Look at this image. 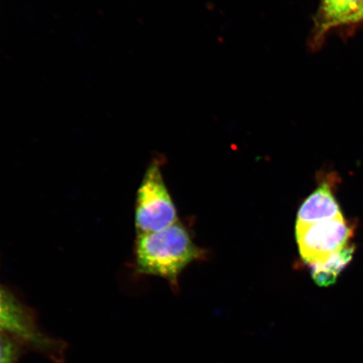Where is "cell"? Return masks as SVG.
<instances>
[{
  "instance_id": "obj_1",
  "label": "cell",
  "mask_w": 363,
  "mask_h": 363,
  "mask_svg": "<svg viewBox=\"0 0 363 363\" xmlns=\"http://www.w3.org/2000/svg\"><path fill=\"white\" fill-rule=\"evenodd\" d=\"M198 256L187 230L178 222L156 233L139 235L136 242L139 272L162 277L176 289L181 271Z\"/></svg>"
},
{
  "instance_id": "obj_2",
  "label": "cell",
  "mask_w": 363,
  "mask_h": 363,
  "mask_svg": "<svg viewBox=\"0 0 363 363\" xmlns=\"http://www.w3.org/2000/svg\"><path fill=\"white\" fill-rule=\"evenodd\" d=\"M177 222L176 208L163 181L160 167L157 162H152L144 176L136 199L138 234L156 233Z\"/></svg>"
},
{
  "instance_id": "obj_3",
  "label": "cell",
  "mask_w": 363,
  "mask_h": 363,
  "mask_svg": "<svg viewBox=\"0 0 363 363\" xmlns=\"http://www.w3.org/2000/svg\"><path fill=\"white\" fill-rule=\"evenodd\" d=\"M352 235V230L343 217L296 227L299 252L303 260L311 266L342 251Z\"/></svg>"
},
{
  "instance_id": "obj_4",
  "label": "cell",
  "mask_w": 363,
  "mask_h": 363,
  "mask_svg": "<svg viewBox=\"0 0 363 363\" xmlns=\"http://www.w3.org/2000/svg\"><path fill=\"white\" fill-rule=\"evenodd\" d=\"M0 333L13 335L48 354L60 352V345L40 333L26 308L8 290L0 287Z\"/></svg>"
},
{
  "instance_id": "obj_5",
  "label": "cell",
  "mask_w": 363,
  "mask_h": 363,
  "mask_svg": "<svg viewBox=\"0 0 363 363\" xmlns=\"http://www.w3.org/2000/svg\"><path fill=\"white\" fill-rule=\"evenodd\" d=\"M343 217L328 184H322L308 197L298 212L296 227L310 225Z\"/></svg>"
},
{
  "instance_id": "obj_6",
  "label": "cell",
  "mask_w": 363,
  "mask_h": 363,
  "mask_svg": "<svg viewBox=\"0 0 363 363\" xmlns=\"http://www.w3.org/2000/svg\"><path fill=\"white\" fill-rule=\"evenodd\" d=\"M363 6V0H322L316 21L318 40L333 27L354 23Z\"/></svg>"
},
{
  "instance_id": "obj_7",
  "label": "cell",
  "mask_w": 363,
  "mask_h": 363,
  "mask_svg": "<svg viewBox=\"0 0 363 363\" xmlns=\"http://www.w3.org/2000/svg\"><path fill=\"white\" fill-rule=\"evenodd\" d=\"M353 246H347L342 251L334 253L328 259L311 265L312 278L320 287H328L337 282V277L352 260Z\"/></svg>"
},
{
  "instance_id": "obj_8",
  "label": "cell",
  "mask_w": 363,
  "mask_h": 363,
  "mask_svg": "<svg viewBox=\"0 0 363 363\" xmlns=\"http://www.w3.org/2000/svg\"><path fill=\"white\" fill-rule=\"evenodd\" d=\"M18 349L9 335L0 333V363H16Z\"/></svg>"
},
{
  "instance_id": "obj_9",
  "label": "cell",
  "mask_w": 363,
  "mask_h": 363,
  "mask_svg": "<svg viewBox=\"0 0 363 363\" xmlns=\"http://www.w3.org/2000/svg\"><path fill=\"white\" fill-rule=\"evenodd\" d=\"M360 21H363V6L362 8L361 9L360 12L357 13L355 20H354V23H357Z\"/></svg>"
}]
</instances>
